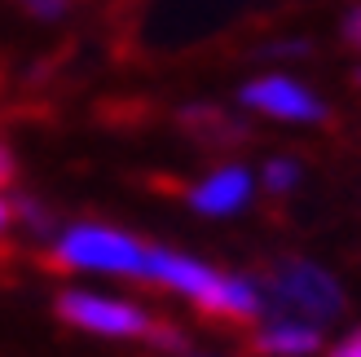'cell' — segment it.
Returning <instances> with one entry per match:
<instances>
[{
	"label": "cell",
	"mask_w": 361,
	"mask_h": 357,
	"mask_svg": "<svg viewBox=\"0 0 361 357\" xmlns=\"http://www.w3.org/2000/svg\"><path fill=\"white\" fill-rule=\"evenodd\" d=\"M150 282H164V287L180 291L185 300H194L203 313L212 317H233V322H247V317L260 313V291L251 278H229L216 274L212 265L168 252V247H146V274Z\"/></svg>",
	"instance_id": "6da1fadb"
},
{
	"label": "cell",
	"mask_w": 361,
	"mask_h": 357,
	"mask_svg": "<svg viewBox=\"0 0 361 357\" xmlns=\"http://www.w3.org/2000/svg\"><path fill=\"white\" fill-rule=\"evenodd\" d=\"M260 291V313L269 322H300V327H322L344 313V291L339 282L313 260H282L256 282Z\"/></svg>",
	"instance_id": "7a4b0ae2"
},
{
	"label": "cell",
	"mask_w": 361,
	"mask_h": 357,
	"mask_svg": "<svg viewBox=\"0 0 361 357\" xmlns=\"http://www.w3.org/2000/svg\"><path fill=\"white\" fill-rule=\"evenodd\" d=\"M53 260L66 270H88V274H123L141 278L146 274V243L111 225H71L53 243Z\"/></svg>",
	"instance_id": "3957f363"
},
{
	"label": "cell",
	"mask_w": 361,
	"mask_h": 357,
	"mask_svg": "<svg viewBox=\"0 0 361 357\" xmlns=\"http://www.w3.org/2000/svg\"><path fill=\"white\" fill-rule=\"evenodd\" d=\"M58 317L66 327L93 331V335H115V340H133V335H146L150 340V331H154V322L137 305L97 296V291H62L58 296Z\"/></svg>",
	"instance_id": "277c9868"
},
{
	"label": "cell",
	"mask_w": 361,
	"mask_h": 357,
	"mask_svg": "<svg viewBox=\"0 0 361 357\" xmlns=\"http://www.w3.org/2000/svg\"><path fill=\"white\" fill-rule=\"evenodd\" d=\"M243 106H251V111H264L274 119H322L326 115V106H322L304 84L286 80V75H264V80H251L243 88Z\"/></svg>",
	"instance_id": "5b68a950"
},
{
	"label": "cell",
	"mask_w": 361,
	"mask_h": 357,
	"mask_svg": "<svg viewBox=\"0 0 361 357\" xmlns=\"http://www.w3.org/2000/svg\"><path fill=\"white\" fill-rule=\"evenodd\" d=\"M247 199H251V172L247 168H221L190 190V207L207 212V217H229Z\"/></svg>",
	"instance_id": "8992f818"
},
{
	"label": "cell",
	"mask_w": 361,
	"mask_h": 357,
	"mask_svg": "<svg viewBox=\"0 0 361 357\" xmlns=\"http://www.w3.org/2000/svg\"><path fill=\"white\" fill-rule=\"evenodd\" d=\"M317 344H322L317 327H300V322H269L251 340L256 353H274V357H304V353H317Z\"/></svg>",
	"instance_id": "52a82bcc"
},
{
	"label": "cell",
	"mask_w": 361,
	"mask_h": 357,
	"mask_svg": "<svg viewBox=\"0 0 361 357\" xmlns=\"http://www.w3.org/2000/svg\"><path fill=\"white\" fill-rule=\"evenodd\" d=\"M300 181V168L291 164V159H274V164L264 168V186L274 190V194H282V190H291Z\"/></svg>",
	"instance_id": "ba28073f"
},
{
	"label": "cell",
	"mask_w": 361,
	"mask_h": 357,
	"mask_svg": "<svg viewBox=\"0 0 361 357\" xmlns=\"http://www.w3.org/2000/svg\"><path fill=\"white\" fill-rule=\"evenodd\" d=\"M331 357H361V331H353V335H344L335 349H331Z\"/></svg>",
	"instance_id": "9c48e42d"
},
{
	"label": "cell",
	"mask_w": 361,
	"mask_h": 357,
	"mask_svg": "<svg viewBox=\"0 0 361 357\" xmlns=\"http://www.w3.org/2000/svg\"><path fill=\"white\" fill-rule=\"evenodd\" d=\"M344 35H348V44H353V49H361V5L348 9V18H344Z\"/></svg>",
	"instance_id": "30bf717a"
},
{
	"label": "cell",
	"mask_w": 361,
	"mask_h": 357,
	"mask_svg": "<svg viewBox=\"0 0 361 357\" xmlns=\"http://www.w3.org/2000/svg\"><path fill=\"white\" fill-rule=\"evenodd\" d=\"M13 176H18V164H13L9 146H0V190H5V186H13Z\"/></svg>",
	"instance_id": "8fae6325"
},
{
	"label": "cell",
	"mask_w": 361,
	"mask_h": 357,
	"mask_svg": "<svg viewBox=\"0 0 361 357\" xmlns=\"http://www.w3.org/2000/svg\"><path fill=\"white\" fill-rule=\"evenodd\" d=\"M27 5H31L35 13H40V18H53V13H62V9L71 5V0H27Z\"/></svg>",
	"instance_id": "7c38bea8"
},
{
	"label": "cell",
	"mask_w": 361,
	"mask_h": 357,
	"mask_svg": "<svg viewBox=\"0 0 361 357\" xmlns=\"http://www.w3.org/2000/svg\"><path fill=\"white\" fill-rule=\"evenodd\" d=\"M9 221H13V207H9L5 199H0V234H5V229H9Z\"/></svg>",
	"instance_id": "4fadbf2b"
},
{
	"label": "cell",
	"mask_w": 361,
	"mask_h": 357,
	"mask_svg": "<svg viewBox=\"0 0 361 357\" xmlns=\"http://www.w3.org/2000/svg\"><path fill=\"white\" fill-rule=\"evenodd\" d=\"M357 80H361V71H357Z\"/></svg>",
	"instance_id": "5bb4252c"
}]
</instances>
